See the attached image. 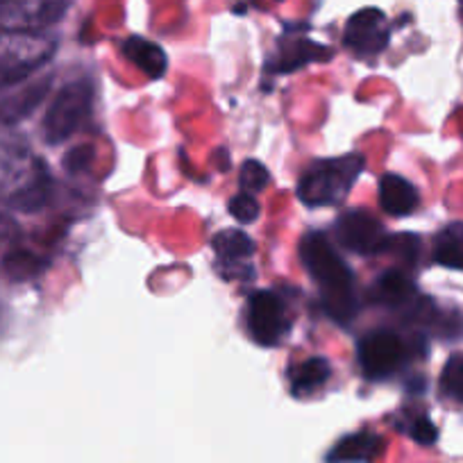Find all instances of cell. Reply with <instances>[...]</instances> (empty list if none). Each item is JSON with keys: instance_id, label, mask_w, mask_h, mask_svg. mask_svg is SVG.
Returning <instances> with one entry per match:
<instances>
[{"instance_id": "15", "label": "cell", "mask_w": 463, "mask_h": 463, "mask_svg": "<svg viewBox=\"0 0 463 463\" xmlns=\"http://www.w3.org/2000/svg\"><path fill=\"white\" fill-rule=\"evenodd\" d=\"M416 296V287H413L411 279L407 278L400 270H389V273L380 275V278L373 282L371 291H368V298L375 305L384 307H402L409 305Z\"/></svg>"}, {"instance_id": "2", "label": "cell", "mask_w": 463, "mask_h": 463, "mask_svg": "<svg viewBox=\"0 0 463 463\" xmlns=\"http://www.w3.org/2000/svg\"><path fill=\"white\" fill-rule=\"evenodd\" d=\"M366 162L362 155L350 153L345 157L320 159L302 173L298 182V198L307 207H332L338 204L357 182Z\"/></svg>"}, {"instance_id": "16", "label": "cell", "mask_w": 463, "mask_h": 463, "mask_svg": "<svg viewBox=\"0 0 463 463\" xmlns=\"http://www.w3.org/2000/svg\"><path fill=\"white\" fill-rule=\"evenodd\" d=\"M332 377V366L325 357H311L307 362L298 364L288 371V380H291V391L296 395H309L325 386Z\"/></svg>"}, {"instance_id": "7", "label": "cell", "mask_w": 463, "mask_h": 463, "mask_svg": "<svg viewBox=\"0 0 463 463\" xmlns=\"http://www.w3.org/2000/svg\"><path fill=\"white\" fill-rule=\"evenodd\" d=\"M291 329L287 305L273 291H257L248 300V332L260 345L273 347Z\"/></svg>"}, {"instance_id": "24", "label": "cell", "mask_w": 463, "mask_h": 463, "mask_svg": "<svg viewBox=\"0 0 463 463\" xmlns=\"http://www.w3.org/2000/svg\"><path fill=\"white\" fill-rule=\"evenodd\" d=\"M82 157H87V148H75V150H71V153L66 155L64 166L69 168L71 173H78L80 168L84 166V159H82Z\"/></svg>"}, {"instance_id": "18", "label": "cell", "mask_w": 463, "mask_h": 463, "mask_svg": "<svg viewBox=\"0 0 463 463\" xmlns=\"http://www.w3.org/2000/svg\"><path fill=\"white\" fill-rule=\"evenodd\" d=\"M434 261L452 270H463V222H452L439 232L434 241Z\"/></svg>"}, {"instance_id": "22", "label": "cell", "mask_w": 463, "mask_h": 463, "mask_svg": "<svg viewBox=\"0 0 463 463\" xmlns=\"http://www.w3.org/2000/svg\"><path fill=\"white\" fill-rule=\"evenodd\" d=\"M230 212L239 222H252L260 216V203H257L252 194L241 191V194H237L230 200Z\"/></svg>"}, {"instance_id": "1", "label": "cell", "mask_w": 463, "mask_h": 463, "mask_svg": "<svg viewBox=\"0 0 463 463\" xmlns=\"http://www.w3.org/2000/svg\"><path fill=\"white\" fill-rule=\"evenodd\" d=\"M300 260L307 273L318 284L325 314L336 323L347 325L357 316L359 300L354 291V275L347 269L332 243L320 232H309L300 241Z\"/></svg>"}, {"instance_id": "12", "label": "cell", "mask_w": 463, "mask_h": 463, "mask_svg": "<svg viewBox=\"0 0 463 463\" xmlns=\"http://www.w3.org/2000/svg\"><path fill=\"white\" fill-rule=\"evenodd\" d=\"M380 204L391 216H409L420 204L418 189L404 177L386 173L380 182Z\"/></svg>"}, {"instance_id": "6", "label": "cell", "mask_w": 463, "mask_h": 463, "mask_svg": "<svg viewBox=\"0 0 463 463\" xmlns=\"http://www.w3.org/2000/svg\"><path fill=\"white\" fill-rule=\"evenodd\" d=\"M407 345L391 329L368 332L359 343V366L368 380H386L407 362Z\"/></svg>"}, {"instance_id": "3", "label": "cell", "mask_w": 463, "mask_h": 463, "mask_svg": "<svg viewBox=\"0 0 463 463\" xmlns=\"http://www.w3.org/2000/svg\"><path fill=\"white\" fill-rule=\"evenodd\" d=\"M55 39L42 33L30 34L0 30V89L24 84L55 55Z\"/></svg>"}, {"instance_id": "8", "label": "cell", "mask_w": 463, "mask_h": 463, "mask_svg": "<svg viewBox=\"0 0 463 463\" xmlns=\"http://www.w3.org/2000/svg\"><path fill=\"white\" fill-rule=\"evenodd\" d=\"M336 239L345 250L359 252V255H377L393 243L384 225L364 209H353L338 218Z\"/></svg>"}, {"instance_id": "20", "label": "cell", "mask_w": 463, "mask_h": 463, "mask_svg": "<svg viewBox=\"0 0 463 463\" xmlns=\"http://www.w3.org/2000/svg\"><path fill=\"white\" fill-rule=\"evenodd\" d=\"M3 269L12 279H30L43 270V261L37 255L25 250H14L5 257Z\"/></svg>"}, {"instance_id": "10", "label": "cell", "mask_w": 463, "mask_h": 463, "mask_svg": "<svg viewBox=\"0 0 463 463\" xmlns=\"http://www.w3.org/2000/svg\"><path fill=\"white\" fill-rule=\"evenodd\" d=\"M332 57V51L327 46L311 42L307 37H284L279 42L278 55L270 61V71L275 73H291V71L302 69L311 61H323Z\"/></svg>"}, {"instance_id": "25", "label": "cell", "mask_w": 463, "mask_h": 463, "mask_svg": "<svg viewBox=\"0 0 463 463\" xmlns=\"http://www.w3.org/2000/svg\"><path fill=\"white\" fill-rule=\"evenodd\" d=\"M461 5H463V0H461Z\"/></svg>"}, {"instance_id": "13", "label": "cell", "mask_w": 463, "mask_h": 463, "mask_svg": "<svg viewBox=\"0 0 463 463\" xmlns=\"http://www.w3.org/2000/svg\"><path fill=\"white\" fill-rule=\"evenodd\" d=\"M123 55L130 64H135L141 73L148 75L150 80L164 78L168 69V57L162 46L153 43L144 37H130L123 42Z\"/></svg>"}, {"instance_id": "17", "label": "cell", "mask_w": 463, "mask_h": 463, "mask_svg": "<svg viewBox=\"0 0 463 463\" xmlns=\"http://www.w3.org/2000/svg\"><path fill=\"white\" fill-rule=\"evenodd\" d=\"M212 248L218 257V264L234 266L239 261L250 260L252 252H255V241L248 237L246 232L222 230L212 239Z\"/></svg>"}, {"instance_id": "21", "label": "cell", "mask_w": 463, "mask_h": 463, "mask_svg": "<svg viewBox=\"0 0 463 463\" xmlns=\"http://www.w3.org/2000/svg\"><path fill=\"white\" fill-rule=\"evenodd\" d=\"M269 182H270V173L264 164L257 162V159H248V162L243 164L241 186L246 194H252V195L260 194V191H264L266 186H269Z\"/></svg>"}, {"instance_id": "5", "label": "cell", "mask_w": 463, "mask_h": 463, "mask_svg": "<svg viewBox=\"0 0 463 463\" xmlns=\"http://www.w3.org/2000/svg\"><path fill=\"white\" fill-rule=\"evenodd\" d=\"M71 0H0L3 33L39 34L61 21Z\"/></svg>"}, {"instance_id": "23", "label": "cell", "mask_w": 463, "mask_h": 463, "mask_svg": "<svg viewBox=\"0 0 463 463\" xmlns=\"http://www.w3.org/2000/svg\"><path fill=\"white\" fill-rule=\"evenodd\" d=\"M409 434L422 445H431L436 439H439V431H436V425L427 416L413 418L411 425H409Z\"/></svg>"}, {"instance_id": "11", "label": "cell", "mask_w": 463, "mask_h": 463, "mask_svg": "<svg viewBox=\"0 0 463 463\" xmlns=\"http://www.w3.org/2000/svg\"><path fill=\"white\" fill-rule=\"evenodd\" d=\"M52 75H46V78H39L34 82L24 84L16 91L7 93V96L0 98V123L5 126H14L21 118H25L28 114H33L37 109L39 102L46 98L48 89H51Z\"/></svg>"}, {"instance_id": "9", "label": "cell", "mask_w": 463, "mask_h": 463, "mask_svg": "<svg viewBox=\"0 0 463 463\" xmlns=\"http://www.w3.org/2000/svg\"><path fill=\"white\" fill-rule=\"evenodd\" d=\"M389 39V21H386L384 12L377 7L359 10L357 14L347 19L345 30H343V43L359 57H373L384 52Z\"/></svg>"}, {"instance_id": "19", "label": "cell", "mask_w": 463, "mask_h": 463, "mask_svg": "<svg viewBox=\"0 0 463 463\" xmlns=\"http://www.w3.org/2000/svg\"><path fill=\"white\" fill-rule=\"evenodd\" d=\"M440 393L463 404V353L452 354L440 373Z\"/></svg>"}, {"instance_id": "14", "label": "cell", "mask_w": 463, "mask_h": 463, "mask_svg": "<svg viewBox=\"0 0 463 463\" xmlns=\"http://www.w3.org/2000/svg\"><path fill=\"white\" fill-rule=\"evenodd\" d=\"M384 439L371 431H359L338 440L327 454V463H366L380 454Z\"/></svg>"}, {"instance_id": "4", "label": "cell", "mask_w": 463, "mask_h": 463, "mask_svg": "<svg viewBox=\"0 0 463 463\" xmlns=\"http://www.w3.org/2000/svg\"><path fill=\"white\" fill-rule=\"evenodd\" d=\"M91 105L93 89L87 80H78V82L61 87L43 118V139L48 144H61L73 137L87 121V116L91 114Z\"/></svg>"}]
</instances>
